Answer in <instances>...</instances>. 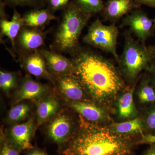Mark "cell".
<instances>
[{"mask_svg": "<svg viewBox=\"0 0 155 155\" xmlns=\"http://www.w3.org/2000/svg\"><path fill=\"white\" fill-rule=\"evenodd\" d=\"M0 16L1 38L4 36L7 37L11 41L12 49L17 52L15 42L20 29L24 26L22 17L15 8L11 21L7 19L5 11H1Z\"/></svg>", "mask_w": 155, "mask_h": 155, "instance_id": "obj_13", "label": "cell"}, {"mask_svg": "<svg viewBox=\"0 0 155 155\" xmlns=\"http://www.w3.org/2000/svg\"><path fill=\"white\" fill-rule=\"evenodd\" d=\"M92 14L87 13L70 1L62 12L52 45L58 53H66L72 57L79 51L81 47L79 38L82 30Z\"/></svg>", "mask_w": 155, "mask_h": 155, "instance_id": "obj_3", "label": "cell"}, {"mask_svg": "<svg viewBox=\"0 0 155 155\" xmlns=\"http://www.w3.org/2000/svg\"><path fill=\"white\" fill-rule=\"evenodd\" d=\"M81 10L90 14L101 13L104 7L103 0H72Z\"/></svg>", "mask_w": 155, "mask_h": 155, "instance_id": "obj_21", "label": "cell"}, {"mask_svg": "<svg viewBox=\"0 0 155 155\" xmlns=\"http://www.w3.org/2000/svg\"><path fill=\"white\" fill-rule=\"evenodd\" d=\"M121 27L126 26L129 31L133 33L143 44L154 35L153 19L149 17L146 12L140 8L134 10L122 19Z\"/></svg>", "mask_w": 155, "mask_h": 155, "instance_id": "obj_6", "label": "cell"}, {"mask_svg": "<svg viewBox=\"0 0 155 155\" xmlns=\"http://www.w3.org/2000/svg\"><path fill=\"white\" fill-rule=\"evenodd\" d=\"M47 31L43 28L23 26L16 40L15 48L19 58L33 53L45 44Z\"/></svg>", "mask_w": 155, "mask_h": 155, "instance_id": "obj_7", "label": "cell"}, {"mask_svg": "<svg viewBox=\"0 0 155 155\" xmlns=\"http://www.w3.org/2000/svg\"><path fill=\"white\" fill-rule=\"evenodd\" d=\"M6 6L15 8L17 6L28 7L33 8H44L46 7L45 0H3Z\"/></svg>", "mask_w": 155, "mask_h": 155, "instance_id": "obj_25", "label": "cell"}, {"mask_svg": "<svg viewBox=\"0 0 155 155\" xmlns=\"http://www.w3.org/2000/svg\"><path fill=\"white\" fill-rule=\"evenodd\" d=\"M147 124L150 129H155V110L152 111L148 116Z\"/></svg>", "mask_w": 155, "mask_h": 155, "instance_id": "obj_28", "label": "cell"}, {"mask_svg": "<svg viewBox=\"0 0 155 155\" xmlns=\"http://www.w3.org/2000/svg\"><path fill=\"white\" fill-rule=\"evenodd\" d=\"M30 107L27 104H18L11 108L8 114V119L11 122H17L25 119L30 112Z\"/></svg>", "mask_w": 155, "mask_h": 155, "instance_id": "obj_22", "label": "cell"}, {"mask_svg": "<svg viewBox=\"0 0 155 155\" xmlns=\"http://www.w3.org/2000/svg\"><path fill=\"white\" fill-rule=\"evenodd\" d=\"M75 75L95 99L106 101L116 95L124 81L113 62L98 53L81 48L73 56Z\"/></svg>", "mask_w": 155, "mask_h": 155, "instance_id": "obj_1", "label": "cell"}, {"mask_svg": "<svg viewBox=\"0 0 155 155\" xmlns=\"http://www.w3.org/2000/svg\"><path fill=\"white\" fill-rule=\"evenodd\" d=\"M135 87H132L129 91L125 93L120 98L118 102L119 116L122 118L130 117L134 112L133 93Z\"/></svg>", "mask_w": 155, "mask_h": 155, "instance_id": "obj_19", "label": "cell"}, {"mask_svg": "<svg viewBox=\"0 0 155 155\" xmlns=\"http://www.w3.org/2000/svg\"><path fill=\"white\" fill-rule=\"evenodd\" d=\"M72 125L68 116L61 115L51 122L48 129V135L51 140L63 147L69 141Z\"/></svg>", "mask_w": 155, "mask_h": 155, "instance_id": "obj_10", "label": "cell"}, {"mask_svg": "<svg viewBox=\"0 0 155 155\" xmlns=\"http://www.w3.org/2000/svg\"><path fill=\"white\" fill-rule=\"evenodd\" d=\"M27 151L28 152L26 155H49L42 150L34 147Z\"/></svg>", "mask_w": 155, "mask_h": 155, "instance_id": "obj_30", "label": "cell"}, {"mask_svg": "<svg viewBox=\"0 0 155 155\" xmlns=\"http://www.w3.org/2000/svg\"><path fill=\"white\" fill-rule=\"evenodd\" d=\"M0 155H20L21 151L9 140L2 142Z\"/></svg>", "mask_w": 155, "mask_h": 155, "instance_id": "obj_27", "label": "cell"}, {"mask_svg": "<svg viewBox=\"0 0 155 155\" xmlns=\"http://www.w3.org/2000/svg\"><path fill=\"white\" fill-rule=\"evenodd\" d=\"M46 8L54 14L56 11L64 10L70 0H45Z\"/></svg>", "mask_w": 155, "mask_h": 155, "instance_id": "obj_26", "label": "cell"}, {"mask_svg": "<svg viewBox=\"0 0 155 155\" xmlns=\"http://www.w3.org/2000/svg\"><path fill=\"white\" fill-rule=\"evenodd\" d=\"M71 107L89 121L96 122L102 120L104 117V111L97 107L81 101L72 102Z\"/></svg>", "mask_w": 155, "mask_h": 155, "instance_id": "obj_17", "label": "cell"}, {"mask_svg": "<svg viewBox=\"0 0 155 155\" xmlns=\"http://www.w3.org/2000/svg\"><path fill=\"white\" fill-rule=\"evenodd\" d=\"M59 108V103L55 98L50 97L39 104L37 111L39 125L44 123L54 116Z\"/></svg>", "mask_w": 155, "mask_h": 155, "instance_id": "obj_18", "label": "cell"}, {"mask_svg": "<svg viewBox=\"0 0 155 155\" xmlns=\"http://www.w3.org/2000/svg\"><path fill=\"white\" fill-rule=\"evenodd\" d=\"M145 155H155V147H153L147 151Z\"/></svg>", "mask_w": 155, "mask_h": 155, "instance_id": "obj_33", "label": "cell"}, {"mask_svg": "<svg viewBox=\"0 0 155 155\" xmlns=\"http://www.w3.org/2000/svg\"><path fill=\"white\" fill-rule=\"evenodd\" d=\"M124 45L118 63L122 72L133 81L145 69L148 70L155 60V45L143 44L133 38L129 30L124 33Z\"/></svg>", "mask_w": 155, "mask_h": 155, "instance_id": "obj_4", "label": "cell"}, {"mask_svg": "<svg viewBox=\"0 0 155 155\" xmlns=\"http://www.w3.org/2000/svg\"><path fill=\"white\" fill-rule=\"evenodd\" d=\"M24 26L43 28L51 21L58 19L55 15L48 8H33L25 12L22 16Z\"/></svg>", "mask_w": 155, "mask_h": 155, "instance_id": "obj_16", "label": "cell"}, {"mask_svg": "<svg viewBox=\"0 0 155 155\" xmlns=\"http://www.w3.org/2000/svg\"><path fill=\"white\" fill-rule=\"evenodd\" d=\"M17 84V75L15 73L1 70L0 72V87L3 91L8 93Z\"/></svg>", "mask_w": 155, "mask_h": 155, "instance_id": "obj_24", "label": "cell"}, {"mask_svg": "<svg viewBox=\"0 0 155 155\" xmlns=\"http://www.w3.org/2000/svg\"><path fill=\"white\" fill-rule=\"evenodd\" d=\"M138 95L143 103H151L155 101L154 85L151 81L147 80L142 84L139 91Z\"/></svg>", "mask_w": 155, "mask_h": 155, "instance_id": "obj_23", "label": "cell"}, {"mask_svg": "<svg viewBox=\"0 0 155 155\" xmlns=\"http://www.w3.org/2000/svg\"><path fill=\"white\" fill-rule=\"evenodd\" d=\"M58 87L64 96L78 101L84 96V89L75 74L57 76Z\"/></svg>", "mask_w": 155, "mask_h": 155, "instance_id": "obj_14", "label": "cell"}, {"mask_svg": "<svg viewBox=\"0 0 155 155\" xmlns=\"http://www.w3.org/2000/svg\"><path fill=\"white\" fill-rule=\"evenodd\" d=\"M140 7L134 0H107L101 13L105 20L115 24L122 17Z\"/></svg>", "mask_w": 155, "mask_h": 155, "instance_id": "obj_9", "label": "cell"}, {"mask_svg": "<svg viewBox=\"0 0 155 155\" xmlns=\"http://www.w3.org/2000/svg\"><path fill=\"white\" fill-rule=\"evenodd\" d=\"M19 60L22 67L29 74L52 81V74L48 70L45 60L39 50L23 56Z\"/></svg>", "mask_w": 155, "mask_h": 155, "instance_id": "obj_11", "label": "cell"}, {"mask_svg": "<svg viewBox=\"0 0 155 155\" xmlns=\"http://www.w3.org/2000/svg\"><path fill=\"white\" fill-rule=\"evenodd\" d=\"M39 50L44 58L51 74L57 76L75 74V64L72 59H69L54 51L45 49Z\"/></svg>", "mask_w": 155, "mask_h": 155, "instance_id": "obj_8", "label": "cell"}, {"mask_svg": "<svg viewBox=\"0 0 155 155\" xmlns=\"http://www.w3.org/2000/svg\"><path fill=\"white\" fill-rule=\"evenodd\" d=\"M130 140L105 128L91 127L81 132L61 149V155H130Z\"/></svg>", "mask_w": 155, "mask_h": 155, "instance_id": "obj_2", "label": "cell"}, {"mask_svg": "<svg viewBox=\"0 0 155 155\" xmlns=\"http://www.w3.org/2000/svg\"><path fill=\"white\" fill-rule=\"evenodd\" d=\"M119 31L115 24L105 25L97 18L89 26L84 42L109 53L118 62L119 57L117 51Z\"/></svg>", "mask_w": 155, "mask_h": 155, "instance_id": "obj_5", "label": "cell"}, {"mask_svg": "<svg viewBox=\"0 0 155 155\" xmlns=\"http://www.w3.org/2000/svg\"><path fill=\"white\" fill-rule=\"evenodd\" d=\"M153 28L154 30L155 31V17L154 19H153Z\"/></svg>", "mask_w": 155, "mask_h": 155, "instance_id": "obj_34", "label": "cell"}, {"mask_svg": "<svg viewBox=\"0 0 155 155\" xmlns=\"http://www.w3.org/2000/svg\"><path fill=\"white\" fill-rule=\"evenodd\" d=\"M140 6L144 5L155 8V0H134Z\"/></svg>", "mask_w": 155, "mask_h": 155, "instance_id": "obj_29", "label": "cell"}, {"mask_svg": "<svg viewBox=\"0 0 155 155\" xmlns=\"http://www.w3.org/2000/svg\"><path fill=\"white\" fill-rule=\"evenodd\" d=\"M141 142L148 143H155V135H143L142 137Z\"/></svg>", "mask_w": 155, "mask_h": 155, "instance_id": "obj_31", "label": "cell"}, {"mask_svg": "<svg viewBox=\"0 0 155 155\" xmlns=\"http://www.w3.org/2000/svg\"><path fill=\"white\" fill-rule=\"evenodd\" d=\"M114 133L117 134H129L141 133L142 126L140 120L135 119L125 122L115 123L112 126Z\"/></svg>", "mask_w": 155, "mask_h": 155, "instance_id": "obj_20", "label": "cell"}, {"mask_svg": "<svg viewBox=\"0 0 155 155\" xmlns=\"http://www.w3.org/2000/svg\"><path fill=\"white\" fill-rule=\"evenodd\" d=\"M33 123L32 120L14 125L10 131L9 140L21 151L33 148L31 143L33 134Z\"/></svg>", "mask_w": 155, "mask_h": 155, "instance_id": "obj_12", "label": "cell"}, {"mask_svg": "<svg viewBox=\"0 0 155 155\" xmlns=\"http://www.w3.org/2000/svg\"><path fill=\"white\" fill-rule=\"evenodd\" d=\"M148 70H150V72L152 73L153 79L152 81H151L153 84V85L155 86V60L153 62L152 65H151Z\"/></svg>", "mask_w": 155, "mask_h": 155, "instance_id": "obj_32", "label": "cell"}, {"mask_svg": "<svg viewBox=\"0 0 155 155\" xmlns=\"http://www.w3.org/2000/svg\"><path fill=\"white\" fill-rule=\"evenodd\" d=\"M48 90L46 85L39 83L29 77H25L16 93V101L19 103L24 100L38 99L45 95Z\"/></svg>", "mask_w": 155, "mask_h": 155, "instance_id": "obj_15", "label": "cell"}]
</instances>
